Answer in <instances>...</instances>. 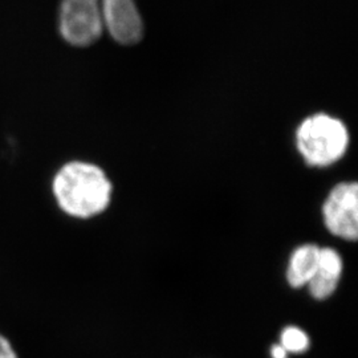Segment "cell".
<instances>
[{
	"label": "cell",
	"instance_id": "6da1fadb",
	"mask_svg": "<svg viewBox=\"0 0 358 358\" xmlns=\"http://www.w3.org/2000/svg\"><path fill=\"white\" fill-rule=\"evenodd\" d=\"M52 192L56 203L66 215L90 219L103 214L109 207L113 186L101 167L84 161H72L55 174Z\"/></svg>",
	"mask_w": 358,
	"mask_h": 358
},
{
	"label": "cell",
	"instance_id": "7a4b0ae2",
	"mask_svg": "<svg viewBox=\"0 0 358 358\" xmlns=\"http://www.w3.org/2000/svg\"><path fill=\"white\" fill-rule=\"evenodd\" d=\"M345 124L327 113L307 117L296 130V148L304 162L313 167H328L338 162L349 148Z\"/></svg>",
	"mask_w": 358,
	"mask_h": 358
},
{
	"label": "cell",
	"instance_id": "3957f363",
	"mask_svg": "<svg viewBox=\"0 0 358 358\" xmlns=\"http://www.w3.org/2000/svg\"><path fill=\"white\" fill-rule=\"evenodd\" d=\"M103 22L97 0H62L59 32L73 47H88L103 34Z\"/></svg>",
	"mask_w": 358,
	"mask_h": 358
},
{
	"label": "cell",
	"instance_id": "277c9868",
	"mask_svg": "<svg viewBox=\"0 0 358 358\" xmlns=\"http://www.w3.org/2000/svg\"><path fill=\"white\" fill-rule=\"evenodd\" d=\"M322 220L332 235L348 242L358 238V186L341 182L333 187L322 205Z\"/></svg>",
	"mask_w": 358,
	"mask_h": 358
},
{
	"label": "cell",
	"instance_id": "5b68a950",
	"mask_svg": "<svg viewBox=\"0 0 358 358\" xmlns=\"http://www.w3.org/2000/svg\"><path fill=\"white\" fill-rule=\"evenodd\" d=\"M103 26L120 44L138 43L143 34L141 15L134 0H97L100 3Z\"/></svg>",
	"mask_w": 358,
	"mask_h": 358
},
{
	"label": "cell",
	"instance_id": "8992f818",
	"mask_svg": "<svg viewBox=\"0 0 358 358\" xmlns=\"http://www.w3.org/2000/svg\"><path fill=\"white\" fill-rule=\"evenodd\" d=\"M343 269L344 263L340 254L329 247H320L316 273L307 285L310 296L320 301L329 299L338 287Z\"/></svg>",
	"mask_w": 358,
	"mask_h": 358
},
{
	"label": "cell",
	"instance_id": "52a82bcc",
	"mask_svg": "<svg viewBox=\"0 0 358 358\" xmlns=\"http://www.w3.org/2000/svg\"><path fill=\"white\" fill-rule=\"evenodd\" d=\"M320 247L317 244H301L291 254L285 278L292 288L307 287L308 282L316 273L319 264Z\"/></svg>",
	"mask_w": 358,
	"mask_h": 358
},
{
	"label": "cell",
	"instance_id": "ba28073f",
	"mask_svg": "<svg viewBox=\"0 0 358 358\" xmlns=\"http://www.w3.org/2000/svg\"><path fill=\"white\" fill-rule=\"evenodd\" d=\"M279 344L284 348V350L288 355L289 353L301 355L309 349L310 341H309L307 333L304 332L303 329H300L299 327L291 325V327H287L282 329Z\"/></svg>",
	"mask_w": 358,
	"mask_h": 358
},
{
	"label": "cell",
	"instance_id": "9c48e42d",
	"mask_svg": "<svg viewBox=\"0 0 358 358\" xmlns=\"http://www.w3.org/2000/svg\"><path fill=\"white\" fill-rule=\"evenodd\" d=\"M0 358H17L10 341L0 334Z\"/></svg>",
	"mask_w": 358,
	"mask_h": 358
},
{
	"label": "cell",
	"instance_id": "30bf717a",
	"mask_svg": "<svg viewBox=\"0 0 358 358\" xmlns=\"http://www.w3.org/2000/svg\"><path fill=\"white\" fill-rule=\"evenodd\" d=\"M288 353L284 350L280 344H276L275 346H272L271 349V357L272 358H287Z\"/></svg>",
	"mask_w": 358,
	"mask_h": 358
}]
</instances>
